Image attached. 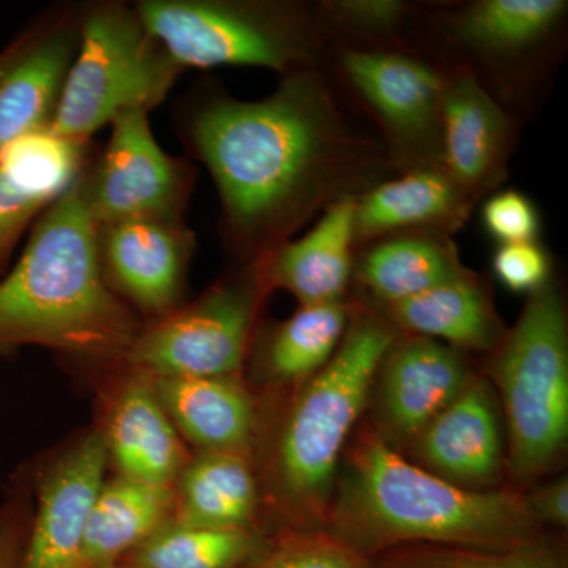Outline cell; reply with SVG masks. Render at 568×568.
Instances as JSON below:
<instances>
[{
    "instance_id": "obj_6",
    "label": "cell",
    "mask_w": 568,
    "mask_h": 568,
    "mask_svg": "<svg viewBox=\"0 0 568 568\" xmlns=\"http://www.w3.org/2000/svg\"><path fill=\"white\" fill-rule=\"evenodd\" d=\"M182 70L134 7H95L82 20L50 130L85 144L122 112H149L162 103Z\"/></svg>"
},
{
    "instance_id": "obj_16",
    "label": "cell",
    "mask_w": 568,
    "mask_h": 568,
    "mask_svg": "<svg viewBox=\"0 0 568 568\" xmlns=\"http://www.w3.org/2000/svg\"><path fill=\"white\" fill-rule=\"evenodd\" d=\"M82 152L50 130L24 134L0 149V256L28 223L80 179Z\"/></svg>"
},
{
    "instance_id": "obj_15",
    "label": "cell",
    "mask_w": 568,
    "mask_h": 568,
    "mask_svg": "<svg viewBox=\"0 0 568 568\" xmlns=\"http://www.w3.org/2000/svg\"><path fill=\"white\" fill-rule=\"evenodd\" d=\"M343 70L355 91L403 142L440 138L446 82L425 63L388 52L347 51Z\"/></svg>"
},
{
    "instance_id": "obj_14",
    "label": "cell",
    "mask_w": 568,
    "mask_h": 568,
    "mask_svg": "<svg viewBox=\"0 0 568 568\" xmlns=\"http://www.w3.org/2000/svg\"><path fill=\"white\" fill-rule=\"evenodd\" d=\"M80 32L61 24L7 50L0 71V149L24 134L50 129Z\"/></svg>"
},
{
    "instance_id": "obj_35",
    "label": "cell",
    "mask_w": 568,
    "mask_h": 568,
    "mask_svg": "<svg viewBox=\"0 0 568 568\" xmlns=\"http://www.w3.org/2000/svg\"><path fill=\"white\" fill-rule=\"evenodd\" d=\"M7 59V51H3L2 54H0V71L3 69V63H6Z\"/></svg>"
},
{
    "instance_id": "obj_24",
    "label": "cell",
    "mask_w": 568,
    "mask_h": 568,
    "mask_svg": "<svg viewBox=\"0 0 568 568\" xmlns=\"http://www.w3.org/2000/svg\"><path fill=\"white\" fill-rule=\"evenodd\" d=\"M463 196L465 192L444 171H413L355 203V239L457 222L465 212Z\"/></svg>"
},
{
    "instance_id": "obj_22",
    "label": "cell",
    "mask_w": 568,
    "mask_h": 568,
    "mask_svg": "<svg viewBox=\"0 0 568 568\" xmlns=\"http://www.w3.org/2000/svg\"><path fill=\"white\" fill-rule=\"evenodd\" d=\"M386 308L395 331L436 339L462 353L495 349L504 336L491 301L467 272Z\"/></svg>"
},
{
    "instance_id": "obj_8",
    "label": "cell",
    "mask_w": 568,
    "mask_h": 568,
    "mask_svg": "<svg viewBox=\"0 0 568 568\" xmlns=\"http://www.w3.org/2000/svg\"><path fill=\"white\" fill-rule=\"evenodd\" d=\"M265 282L252 274L212 287L200 301L140 331L123 361L151 377L237 376Z\"/></svg>"
},
{
    "instance_id": "obj_32",
    "label": "cell",
    "mask_w": 568,
    "mask_h": 568,
    "mask_svg": "<svg viewBox=\"0 0 568 568\" xmlns=\"http://www.w3.org/2000/svg\"><path fill=\"white\" fill-rule=\"evenodd\" d=\"M497 280L514 293H536L548 283L547 253L534 242L500 246L493 260Z\"/></svg>"
},
{
    "instance_id": "obj_26",
    "label": "cell",
    "mask_w": 568,
    "mask_h": 568,
    "mask_svg": "<svg viewBox=\"0 0 568 568\" xmlns=\"http://www.w3.org/2000/svg\"><path fill=\"white\" fill-rule=\"evenodd\" d=\"M466 274L446 239L426 234L395 235L369 250L358 278L386 308L437 284Z\"/></svg>"
},
{
    "instance_id": "obj_11",
    "label": "cell",
    "mask_w": 568,
    "mask_h": 568,
    "mask_svg": "<svg viewBox=\"0 0 568 568\" xmlns=\"http://www.w3.org/2000/svg\"><path fill=\"white\" fill-rule=\"evenodd\" d=\"M416 465L457 487L497 489L507 470L499 403L487 377L474 375L409 448Z\"/></svg>"
},
{
    "instance_id": "obj_18",
    "label": "cell",
    "mask_w": 568,
    "mask_h": 568,
    "mask_svg": "<svg viewBox=\"0 0 568 568\" xmlns=\"http://www.w3.org/2000/svg\"><path fill=\"white\" fill-rule=\"evenodd\" d=\"M151 381L168 417L203 452L248 455L256 437L257 414L237 376Z\"/></svg>"
},
{
    "instance_id": "obj_7",
    "label": "cell",
    "mask_w": 568,
    "mask_h": 568,
    "mask_svg": "<svg viewBox=\"0 0 568 568\" xmlns=\"http://www.w3.org/2000/svg\"><path fill=\"white\" fill-rule=\"evenodd\" d=\"M138 17L181 69H297L308 59L301 21L283 7L223 0H142Z\"/></svg>"
},
{
    "instance_id": "obj_2",
    "label": "cell",
    "mask_w": 568,
    "mask_h": 568,
    "mask_svg": "<svg viewBox=\"0 0 568 568\" xmlns=\"http://www.w3.org/2000/svg\"><path fill=\"white\" fill-rule=\"evenodd\" d=\"M324 529L366 559L403 545L511 549L549 536L525 491L457 487L372 429L343 455Z\"/></svg>"
},
{
    "instance_id": "obj_27",
    "label": "cell",
    "mask_w": 568,
    "mask_h": 568,
    "mask_svg": "<svg viewBox=\"0 0 568 568\" xmlns=\"http://www.w3.org/2000/svg\"><path fill=\"white\" fill-rule=\"evenodd\" d=\"M263 549L253 529L166 523L134 548L133 568H239Z\"/></svg>"
},
{
    "instance_id": "obj_1",
    "label": "cell",
    "mask_w": 568,
    "mask_h": 568,
    "mask_svg": "<svg viewBox=\"0 0 568 568\" xmlns=\"http://www.w3.org/2000/svg\"><path fill=\"white\" fill-rule=\"evenodd\" d=\"M189 134L244 248H267L294 230L334 190L349 156L328 93L305 71L260 102L209 100L194 111Z\"/></svg>"
},
{
    "instance_id": "obj_25",
    "label": "cell",
    "mask_w": 568,
    "mask_h": 568,
    "mask_svg": "<svg viewBox=\"0 0 568 568\" xmlns=\"http://www.w3.org/2000/svg\"><path fill=\"white\" fill-rule=\"evenodd\" d=\"M349 315L345 301L301 305L265 336L257 357L263 379L278 387H301L338 349Z\"/></svg>"
},
{
    "instance_id": "obj_29",
    "label": "cell",
    "mask_w": 568,
    "mask_h": 568,
    "mask_svg": "<svg viewBox=\"0 0 568 568\" xmlns=\"http://www.w3.org/2000/svg\"><path fill=\"white\" fill-rule=\"evenodd\" d=\"M369 568H568L567 552L551 537L511 549L454 545H403L368 559Z\"/></svg>"
},
{
    "instance_id": "obj_23",
    "label": "cell",
    "mask_w": 568,
    "mask_h": 568,
    "mask_svg": "<svg viewBox=\"0 0 568 568\" xmlns=\"http://www.w3.org/2000/svg\"><path fill=\"white\" fill-rule=\"evenodd\" d=\"M173 510L174 488L122 476L104 481L85 529L84 568H110L166 525Z\"/></svg>"
},
{
    "instance_id": "obj_30",
    "label": "cell",
    "mask_w": 568,
    "mask_h": 568,
    "mask_svg": "<svg viewBox=\"0 0 568 568\" xmlns=\"http://www.w3.org/2000/svg\"><path fill=\"white\" fill-rule=\"evenodd\" d=\"M252 568H369L368 559L325 529H290Z\"/></svg>"
},
{
    "instance_id": "obj_20",
    "label": "cell",
    "mask_w": 568,
    "mask_h": 568,
    "mask_svg": "<svg viewBox=\"0 0 568 568\" xmlns=\"http://www.w3.org/2000/svg\"><path fill=\"white\" fill-rule=\"evenodd\" d=\"M508 122L474 78L448 82L440 106L446 173L463 192L487 185L506 151Z\"/></svg>"
},
{
    "instance_id": "obj_4",
    "label": "cell",
    "mask_w": 568,
    "mask_h": 568,
    "mask_svg": "<svg viewBox=\"0 0 568 568\" xmlns=\"http://www.w3.org/2000/svg\"><path fill=\"white\" fill-rule=\"evenodd\" d=\"M395 339L388 321L357 312L331 361L294 388L265 463V489L291 529H324L347 439Z\"/></svg>"
},
{
    "instance_id": "obj_19",
    "label": "cell",
    "mask_w": 568,
    "mask_h": 568,
    "mask_svg": "<svg viewBox=\"0 0 568 568\" xmlns=\"http://www.w3.org/2000/svg\"><path fill=\"white\" fill-rule=\"evenodd\" d=\"M354 197H339L304 237L276 248L263 263L265 282L290 291L301 305L343 301L355 239Z\"/></svg>"
},
{
    "instance_id": "obj_33",
    "label": "cell",
    "mask_w": 568,
    "mask_h": 568,
    "mask_svg": "<svg viewBox=\"0 0 568 568\" xmlns=\"http://www.w3.org/2000/svg\"><path fill=\"white\" fill-rule=\"evenodd\" d=\"M339 20L349 22L355 28L384 31L394 28L403 13V6L392 0H355L339 2L335 7Z\"/></svg>"
},
{
    "instance_id": "obj_21",
    "label": "cell",
    "mask_w": 568,
    "mask_h": 568,
    "mask_svg": "<svg viewBox=\"0 0 568 568\" xmlns=\"http://www.w3.org/2000/svg\"><path fill=\"white\" fill-rule=\"evenodd\" d=\"M175 484L174 523L205 529H253L261 488L246 455L203 452L186 463Z\"/></svg>"
},
{
    "instance_id": "obj_12",
    "label": "cell",
    "mask_w": 568,
    "mask_h": 568,
    "mask_svg": "<svg viewBox=\"0 0 568 568\" xmlns=\"http://www.w3.org/2000/svg\"><path fill=\"white\" fill-rule=\"evenodd\" d=\"M100 264L112 291L144 312L173 313L194 237L181 220L129 219L97 226Z\"/></svg>"
},
{
    "instance_id": "obj_17",
    "label": "cell",
    "mask_w": 568,
    "mask_h": 568,
    "mask_svg": "<svg viewBox=\"0 0 568 568\" xmlns=\"http://www.w3.org/2000/svg\"><path fill=\"white\" fill-rule=\"evenodd\" d=\"M102 433L122 477L173 488L186 466L175 426L149 377L134 376L123 386L112 402Z\"/></svg>"
},
{
    "instance_id": "obj_28",
    "label": "cell",
    "mask_w": 568,
    "mask_h": 568,
    "mask_svg": "<svg viewBox=\"0 0 568 568\" xmlns=\"http://www.w3.org/2000/svg\"><path fill=\"white\" fill-rule=\"evenodd\" d=\"M566 10L562 0H484L463 13L458 33L481 51H523L547 37Z\"/></svg>"
},
{
    "instance_id": "obj_31",
    "label": "cell",
    "mask_w": 568,
    "mask_h": 568,
    "mask_svg": "<svg viewBox=\"0 0 568 568\" xmlns=\"http://www.w3.org/2000/svg\"><path fill=\"white\" fill-rule=\"evenodd\" d=\"M481 219L488 233L503 245L534 242L538 233L536 207L514 190L489 197Z\"/></svg>"
},
{
    "instance_id": "obj_9",
    "label": "cell",
    "mask_w": 568,
    "mask_h": 568,
    "mask_svg": "<svg viewBox=\"0 0 568 568\" xmlns=\"http://www.w3.org/2000/svg\"><path fill=\"white\" fill-rule=\"evenodd\" d=\"M111 126L102 159L89 178H81L82 197L93 223L181 220L192 173L160 148L149 125V112H122Z\"/></svg>"
},
{
    "instance_id": "obj_10",
    "label": "cell",
    "mask_w": 568,
    "mask_h": 568,
    "mask_svg": "<svg viewBox=\"0 0 568 568\" xmlns=\"http://www.w3.org/2000/svg\"><path fill=\"white\" fill-rule=\"evenodd\" d=\"M473 376L455 347L425 336L396 338L369 392L372 432L402 454Z\"/></svg>"
},
{
    "instance_id": "obj_5",
    "label": "cell",
    "mask_w": 568,
    "mask_h": 568,
    "mask_svg": "<svg viewBox=\"0 0 568 568\" xmlns=\"http://www.w3.org/2000/svg\"><path fill=\"white\" fill-rule=\"evenodd\" d=\"M489 379L503 403L507 473L525 491L558 465L568 439L567 315L551 284L529 294L497 343Z\"/></svg>"
},
{
    "instance_id": "obj_34",
    "label": "cell",
    "mask_w": 568,
    "mask_h": 568,
    "mask_svg": "<svg viewBox=\"0 0 568 568\" xmlns=\"http://www.w3.org/2000/svg\"><path fill=\"white\" fill-rule=\"evenodd\" d=\"M526 500L534 517L544 528L566 529L568 525V480L559 477L548 481L544 487L526 493Z\"/></svg>"
},
{
    "instance_id": "obj_13",
    "label": "cell",
    "mask_w": 568,
    "mask_h": 568,
    "mask_svg": "<svg viewBox=\"0 0 568 568\" xmlns=\"http://www.w3.org/2000/svg\"><path fill=\"white\" fill-rule=\"evenodd\" d=\"M108 458L103 433L93 432L51 467L41 484L24 568H84L85 529Z\"/></svg>"
},
{
    "instance_id": "obj_3",
    "label": "cell",
    "mask_w": 568,
    "mask_h": 568,
    "mask_svg": "<svg viewBox=\"0 0 568 568\" xmlns=\"http://www.w3.org/2000/svg\"><path fill=\"white\" fill-rule=\"evenodd\" d=\"M81 178L43 212L20 261L0 282V353L31 345L123 358L140 334L104 280Z\"/></svg>"
}]
</instances>
